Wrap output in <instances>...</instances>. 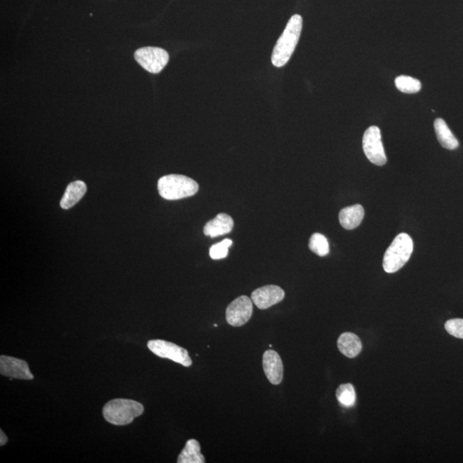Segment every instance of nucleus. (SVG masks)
Wrapping results in <instances>:
<instances>
[{
    "instance_id": "obj_18",
    "label": "nucleus",
    "mask_w": 463,
    "mask_h": 463,
    "mask_svg": "<svg viewBox=\"0 0 463 463\" xmlns=\"http://www.w3.org/2000/svg\"><path fill=\"white\" fill-rule=\"evenodd\" d=\"M337 398L344 407H353L356 401V393L353 384L340 385L337 390Z\"/></svg>"
},
{
    "instance_id": "obj_11",
    "label": "nucleus",
    "mask_w": 463,
    "mask_h": 463,
    "mask_svg": "<svg viewBox=\"0 0 463 463\" xmlns=\"http://www.w3.org/2000/svg\"><path fill=\"white\" fill-rule=\"evenodd\" d=\"M263 367L266 376L274 385L281 383L284 379V363L279 354L274 350L265 351L263 357Z\"/></svg>"
},
{
    "instance_id": "obj_4",
    "label": "nucleus",
    "mask_w": 463,
    "mask_h": 463,
    "mask_svg": "<svg viewBox=\"0 0 463 463\" xmlns=\"http://www.w3.org/2000/svg\"><path fill=\"white\" fill-rule=\"evenodd\" d=\"M413 250V242L411 236L404 233L397 235L384 254L383 261L384 272L389 274L398 272L408 263Z\"/></svg>"
},
{
    "instance_id": "obj_5",
    "label": "nucleus",
    "mask_w": 463,
    "mask_h": 463,
    "mask_svg": "<svg viewBox=\"0 0 463 463\" xmlns=\"http://www.w3.org/2000/svg\"><path fill=\"white\" fill-rule=\"evenodd\" d=\"M362 145L364 155L372 164L384 166L387 162L386 155L378 126H371L364 134Z\"/></svg>"
},
{
    "instance_id": "obj_10",
    "label": "nucleus",
    "mask_w": 463,
    "mask_h": 463,
    "mask_svg": "<svg viewBox=\"0 0 463 463\" xmlns=\"http://www.w3.org/2000/svg\"><path fill=\"white\" fill-rule=\"evenodd\" d=\"M285 297L284 290L276 285L262 286L253 291L252 301L257 308L265 310L278 304Z\"/></svg>"
},
{
    "instance_id": "obj_17",
    "label": "nucleus",
    "mask_w": 463,
    "mask_h": 463,
    "mask_svg": "<svg viewBox=\"0 0 463 463\" xmlns=\"http://www.w3.org/2000/svg\"><path fill=\"white\" fill-rule=\"evenodd\" d=\"M178 463H204L206 458L201 453V446L199 441L189 440L186 442L184 450L179 454Z\"/></svg>"
},
{
    "instance_id": "obj_20",
    "label": "nucleus",
    "mask_w": 463,
    "mask_h": 463,
    "mask_svg": "<svg viewBox=\"0 0 463 463\" xmlns=\"http://www.w3.org/2000/svg\"><path fill=\"white\" fill-rule=\"evenodd\" d=\"M397 89L406 94H415L421 89V83L419 80L408 76L397 77L395 81Z\"/></svg>"
},
{
    "instance_id": "obj_16",
    "label": "nucleus",
    "mask_w": 463,
    "mask_h": 463,
    "mask_svg": "<svg viewBox=\"0 0 463 463\" xmlns=\"http://www.w3.org/2000/svg\"><path fill=\"white\" fill-rule=\"evenodd\" d=\"M434 129H435L437 140L442 147L450 150L457 149L459 146L457 138L454 136L448 125L442 118H437L434 121Z\"/></svg>"
},
{
    "instance_id": "obj_23",
    "label": "nucleus",
    "mask_w": 463,
    "mask_h": 463,
    "mask_svg": "<svg viewBox=\"0 0 463 463\" xmlns=\"http://www.w3.org/2000/svg\"><path fill=\"white\" fill-rule=\"evenodd\" d=\"M8 441V437L6 435L5 433L0 430V446H4L6 444Z\"/></svg>"
},
{
    "instance_id": "obj_8",
    "label": "nucleus",
    "mask_w": 463,
    "mask_h": 463,
    "mask_svg": "<svg viewBox=\"0 0 463 463\" xmlns=\"http://www.w3.org/2000/svg\"><path fill=\"white\" fill-rule=\"evenodd\" d=\"M252 299L245 295L235 299L226 310L227 322L233 327H240L251 319L253 313Z\"/></svg>"
},
{
    "instance_id": "obj_19",
    "label": "nucleus",
    "mask_w": 463,
    "mask_h": 463,
    "mask_svg": "<svg viewBox=\"0 0 463 463\" xmlns=\"http://www.w3.org/2000/svg\"><path fill=\"white\" fill-rule=\"evenodd\" d=\"M309 248L311 252L320 257H325L330 252V245L326 237L318 233L311 235Z\"/></svg>"
},
{
    "instance_id": "obj_15",
    "label": "nucleus",
    "mask_w": 463,
    "mask_h": 463,
    "mask_svg": "<svg viewBox=\"0 0 463 463\" xmlns=\"http://www.w3.org/2000/svg\"><path fill=\"white\" fill-rule=\"evenodd\" d=\"M340 352L347 358H355L362 351V342L357 335L351 332L340 335L338 341Z\"/></svg>"
},
{
    "instance_id": "obj_9",
    "label": "nucleus",
    "mask_w": 463,
    "mask_h": 463,
    "mask_svg": "<svg viewBox=\"0 0 463 463\" xmlns=\"http://www.w3.org/2000/svg\"><path fill=\"white\" fill-rule=\"evenodd\" d=\"M0 374L12 379H34V376L31 374L26 360L10 357V356H0Z\"/></svg>"
},
{
    "instance_id": "obj_22",
    "label": "nucleus",
    "mask_w": 463,
    "mask_h": 463,
    "mask_svg": "<svg viewBox=\"0 0 463 463\" xmlns=\"http://www.w3.org/2000/svg\"><path fill=\"white\" fill-rule=\"evenodd\" d=\"M446 331L454 338L463 339V319H450L445 325Z\"/></svg>"
},
{
    "instance_id": "obj_12",
    "label": "nucleus",
    "mask_w": 463,
    "mask_h": 463,
    "mask_svg": "<svg viewBox=\"0 0 463 463\" xmlns=\"http://www.w3.org/2000/svg\"><path fill=\"white\" fill-rule=\"evenodd\" d=\"M233 228V220L230 216L221 213L208 221L203 228L204 235L216 238L228 235Z\"/></svg>"
},
{
    "instance_id": "obj_7",
    "label": "nucleus",
    "mask_w": 463,
    "mask_h": 463,
    "mask_svg": "<svg viewBox=\"0 0 463 463\" xmlns=\"http://www.w3.org/2000/svg\"><path fill=\"white\" fill-rule=\"evenodd\" d=\"M147 347L160 358L173 360V362L186 367H189L192 364V360L187 350L176 345L175 343L164 341V340H152L147 342Z\"/></svg>"
},
{
    "instance_id": "obj_21",
    "label": "nucleus",
    "mask_w": 463,
    "mask_h": 463,
    "mask_svg": "<svg viewBox=\"0 0 463 463\" xmlns=\"http://www.w3.org/2000/svg\"><path fill=\"white\" fill-rule=\"evenodd\" d=\"M233 241L229 239L224 240L218 244L213 245L210 249V256L212 260H223L228 255V248L231 247Z\"/></svg>"
},
{
    "instance_id": "obj_3",
    "label": "nucleus",
    "mask_w": 463,
    "mask_h": 463,
    "mask_svg": "<svg viewBox=\"0 0 463 463\" xmlns=\"http://www.w3.org/2000/svg\"><path fill=\"white\" fill-rule=\"evenodd\" d=\"M145 411L138 401L130 399H113L106 403L104 408L105 420L114 425H126L132 423L135 418Z\"/></svg>"
},
{
    "instance_id": "obj_6",
    "label": "nucleus",
    "mask_w": 463,
    "mask_h": 463,
    "mask_svg": "<svg viewBox=\"0 0 463 463\" xmlns=\"http://www.w3.org/2000/svg\"><path fill=\"white\" fill-rule=\"evenodd\" d=\"M134 57L143 69L154 74L161 72L169 61V55L166 50L155 47L138 49Z\"/></svg>"
},
{
    "instance_id": "obj_2",
    "label": "nucleus",
    "mask_w": 463,
    "mask_h": 463,
    "mask_svg": "<svg viewBox=\"0 0 463 463\" xmlns=\"http://www.w3.org/2000/svg\"><path fill=\"white\" fill-rule=\"evenodd\" d=\"M199 184L189 177L179 174L163 176L158 182V191L162 199L179 200L194 196L199 191Z\"/></svg>"
},
{
    "instance_id": "obj_1",
    "label": "nucleus",
    "mask_w": 463,
    "mask_h": 463,
    "mask_svg": "<svg viewBox=\"0 0 463 463\" xmlns=\"http://www.w3.org/2000/svg\"><path fill=\"white\" fill-rule=\"evenodd\" d=\"M302 26L301 16L294 15L290 18L284 33L274 48L272 61L274 67H282L288 64L300 40Z\"/></svg>"
},
{
    "instance_id": "obj_13",
    "label": "nucleus",
    "mask_w": 463,
    "mask_h": 463,
    "mask_svg": "<svg viewBox=\"0 0 463 463\" xmlns=\"http://www.w3.org/2000/svg\"><path fill=\"white\" fill-rule=\"evenodd\" d=\"M87 192V186L84 182L77 180L68 184L62 199L60 201V206L64 210H69L76 206L79 201L84 198Z\"/></svg>"
},
{
    "instance_id": "obj_14",
    "label": "nucleus",
    "mask_w": 463,
    "mask_h": 463,
    "mask_svg": "<svg viewBox=\"0 0 463 463\" xmlns=\"http://www.w3.org/2000/svg\"><path fill=\"white\" fill-rule=\"evenodd\" d=\"M364 216V208L360 204L342 208L340 211L339 221L342 228L353 230L362 223Z\"/></svg>"
}]
</instances>
